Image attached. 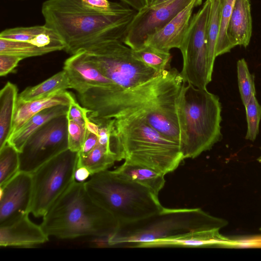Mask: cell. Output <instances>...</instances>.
Instances as JSON below:
<instances>
[{"label":"cell","instance_id":"11","mask_svg":"<svg viewBox=\"0 0 261 261\" xmlns=\"http://www.w3.org/2000/svg\"><path fill=\"white\" fill-rule=\"evenodd\" d=\"M68 149L66 115L54 118L35 132L19 155V171L32 173L42 164Z\"/></svg>","mask_w":261,"mask_h":261},{"label":"cell","instance_id":"24","mask_svg":"<svg viewBox=\"0 0 261 261\" xmlns=\"http://www.w3.org/2000/svg\"><path fill=\"white\" fill-rule=\"evenodd\" d=\"M119 161L115 154L108 147L97 143L87 154H78L77 167L83 166L90 171L91 175L108 170L115 162Z\"/></svg>","mask_w":261,"mask_h":261},{"label":"cell","instance_id":"31","mask_svg":"<svg viewBox=\"0 0 261 261\" xmlns=\"http://www.w3.org/2000/svg\"><path fill=\"white\" fill-rule=\"evenodd\" d=\"M244 107L247 123L245 139L254 141L259 133L261 120V105L258 102L256 95H253Z\"/></svg>","mask_w":261,"mask_h":261},{"label":"cell","instance_id":"33","mask_svg":"<svg viewBox=\"0 0 261 261\" xmlns=\"http://www.w3.org/2000/svg\"><path fill=\"white\" fill-rule=\"evenodd\" d=\"M89 112V110L77 103L74 98L68 106L66 116L68 120L85 125L86 121L88 118V113Z\"/></svg>","mask_w":261,"mask_h":261},{"label":"cell","instance_id":"5","mask_svg":"<svg viewBox=\"0 0 261 261\" xmlns=\"http://www.w3.org/2000/svg\"><path fill=\"white\" fill-rule=\"evenodd\" d=\"M85 186L92 199L109 212L119 225L150 216L163 207L158 196L114 170L91 175Z\"/></svg>","mask_w":261,"mask_h":261},{"label":"cell","instance_id":"40","mask_svg":"<svg viewBox=\"0 0 261 261\" xmlns=\"http://www.w3.org/2000/svg\"><path fill=\"white\" fill-rule=\"evenodd\" d=\"M168 1H169V0H155V2L153 3V4L151 6H156L158 5H160V4L165 3Z\"/></svg>","mask_w":261,"mask_h":261},{"label":"cell","instance_id":"14","mask_svg":"<svg viewBox=\"0 0 261 261\" xmlns=\"http://www.w3.org/2000/svg\"><path fill=\"white\" fill-rule=\"evenodd\" d=\"M63 70L67 75L70 89L74 90L77 94H83L93 88L115 87L89 59L85 50L67 58Z\"/></svg>","mask_w":261,"mask_h":261},{"label":"cell","instance_id":"7","mask_svg":"<svg viewBox=\"0 0 261 261\" xmlns=\"http://www.w3.org/2000/svg\"><path fill=\"white\" fill-rule=\"evenodd\" d=\"M181 110L186 141L181 150L185 159H193L211 149L222 138V106L219 97L186 83Z\"/></svg>","mask_w":261,"mask_h":261},{"label":"cell","instance_id":"38","mask_svg":"<svg viewBox=\"0 0 261 261\" xmlns=\"http://www.w3.org/2000/svg\"><path fill=\"white\" fill-rule=\"evenodd\" d=\"M123 3L130 6L133 9L139 11L147 7L146 0H120Z\"/></svg>","mask_w":261,"mask_h":261},{"label":"cell","instance_id":"28","mask_svg":"<svg viewBox=\"0 0 261 261\" xmlns=\"http://www.w3.org/2000/svg\"><path fill=\"white\" fill-rule=\"evenodd\" d=\"M234 0H220V31L216 47V57L229 52L234 47L229 41L227 29Z\"/></svg>","mask_w":261,"mask_h":261},{"label":"cell","instance_id":"21","mask_svg":"<svg viewBox=\"0 0 261 261\" xmlns=\"http://www.w3.org/2000/svg\"><path fill=\"white\" fill-rule=\"evenodd\" d=\"M114 171L158 196L165 184V174L148 167L126 161Z\"/></svg>","mask_w":261,"mask_h":261},{"label":"cell","instance_id":"18","mask_svg":"<svg viewBox=\"0 0 261 261\" xmlns=\"http://www.w3.org/2000/svg\"><path fill=\"white\" fill-rule=\"evenodd\" d=\"M237 242L222 236L219 230H213L189 233L174 239L159 240L150 244L148 247H235Z\"/></svg>","mask_w":261,"mask_h":261},{"label":"cell","instance_id":"1","mask_svg":"<svg viewBox=\"0 0 261 261\" xmlns=\"http://www.w3.org/2000/svg\"><path fill=\"white\" fill-rule=\"evenodd\" d=\"M186 84L175 68H167L134 87L93 88L77 98L89 118L137 117L181 148L186 141L181 110Z\"/></svg>","mask_w":261,"mask_h":261},{"label":"cell","instance_id":"16","mask_svg":"<svg viewBox=\"0 0 261 261\" xmlns=\"http://www.w3.org/2000/svg\"><path fill=\"white\" fill-rule=\"evenodd\" d=\"M202 0H193L161 29L149 36L144 45L170 53L172 48L180 49L188 31L194 8Z\"/></svg>","mask_w":261,"mask_h":261},{"label":"cell","instance_id":"12","mask_svg":"<svg viewBox=\"0 0 261 261\" xmlns=\"http://www.w3.org/2000/svg\"><path fill=\"white\" fill-rule=\"evenodd\" d=\"M193 0H169L137 11L122 41L133 50L144 45L146 39L172 19Z\"/></svg>","mask_w":261,"mask_h":261},{"label":"cell","instance_id":"26","mask_svg":"<svg viewBox=\"0 0 261 261\" xmlns=\"http://www.w3.org/2000/svg\"><path fill=\"white\" fill-rule=\"evenodd\" d=\"M133 55L137 60L154 69L158 73L167 69L171 59L170 53L146 45L137 49H133Z\"/></svg>","mask_w":261,"mask_h":261},{"label":"cell","instance_id":"39","mask_svg":"<svg viewBox=\"0 0 261 261\" xmlns=\"http://www.w3.org/2000/svg\"><path fill=\"white\" fill-rule=\"evenodd\" d=\"M85 125L87 130L95 135H98L99 128L95 122L88 118L86 121Z\"/></svg>","mask_w":261,"mask_h":261},{"label":"cell","instance_id":"34","mask_svg":"<svg viewBox=\"0 0 261 261\" xmlns=\"http://www.w3.org/2000/svg\"><path fill=\"white\" fill-rule=\"evenodd\" d=\"M23 59L15 55L0 54V76H5L13 71Z\"/></svg>","mask_w":261,"mask_h":261},{"label":"cell","instance_id":"15","mask_svg":"<svg viewBox=\"0 0 261 261\" xmlns=\"http://www.w3.org/2000/svg\"><path fill=\"white\" fill-rule=\"evenodd\" d=\"M29 214L0 225L1 247H33L45 243L49 236L31 220Z\"/></svg>","mask_w":261,"mask_h":261},{"label":"cell","instance_id":"36","mask_svg":"<svg viewBox=\"0 0 261 261\" xmlns=\"http://www.w3.org/2000/svg\"><path fill=\"white\" fill-rule=\"evenodd\" d=\"M98 136L87 130V134L84 144L78 152L79 155L84 156L89 153L97 145Z\"/></svg>","mask_w":261,"mask_h":261},{"label":"cell","instance_id":"9","mask_svg":"<svg viewBox=\"0 0 261 261\" xmlns=\"http://www.w3.org/2000/svg\"><path fill=\"white\" fill-rule=\"evenodd\" d=\"M78 152L68 149L33 172L30 213L43 217L58 199L75 181Z\"/></svg>","mask_w":261,"mask_h":261},{"label":"cell","instance_id":"8","mask_svg":"<svg viewBox=\"0 0 261 261\" xmlns=\"http://www.w3.org/2000/svg\"><path fill=\"white\" fill-rule=\"evenodd\" d=\"M89 59L115 87H134L159 73L137 60L133 49L119 40L93 45L85 50Z\"/></svg>","mask_w":261,"mask_h":261},{"label":"cell","instance_id":"4","mask_svg":"<svg viewBox=\"0 0 261 261\" xmlns=\"http://www.w3.org/2000/svg\"><path fill=\"white\" fill-rule=\"evenodd\" d=\"M228 222L200 208H169L134 222L119 225L117 232L106 240L109 247L147 248L158 241L193 232L219 230Z\"/></svg>","mask_w":261,"mask_h":261},{"label":"cell","instance_id":"37","mask_svg":"<svg viewBox=\"0 0 261 261\" xmlns=\"http://www.w3.org/2000/svg\"><path fill=\"white\" fill-rule=\"evenodd\" d=\"M90 176L91 173L88 169L83 166L77 167L74 174L76 181H85Z\"/></svg>","mask_w":261,"mask_h":261},{"label":"cell","instance_id":"30","mask_svg":"<svg viewBox=\"0 0 261 261\" xmlns=\"http://www.w3.org/2000/svg\"><path fill=\"white\" fill-rule=\"evenodd\" d=\"M237 68L239 92L242 103L245 106L253 95H256L254 76L250 72L244 59L238 61Z\"/></svg>","mask_w":261,"mask_h":261},{"label":"cell","instance_id":"13","mask_svg":"<svg viewBox=\"0 0 261 261\" xmlns=\"http://www.w3.org/2000/svg\"><path fill=\"white\" fill-rule=\"evenodd\" d=\"M0 225L30 214L32 198L31 173L19 171L0 186Z\"/></svg>","mask_w":261,"mask_h":261},{"label":"cell","instance_id":"42","mask_svg":"<svg viewBox=\"0 0 261 261\" xmlns=\"http://www.w3.org/2000/svg\"><path fill=\"white\" fill-rule=\"evenodd\" d=\"M260 150H261V147H260ZM257 161L259 162V163H261V155L259 156L257 159Z\"/></svg>","mask_w":261,"mask_h":261},{"label":"cell","instance_id":"27","mask_svg":"<svg viewBox=\"0 0 261 261\" xmlns=\"http://www.w3.org/2000/svg\"><path fill=\"white\" fill-rule=\"evenodd\" d=\"M19 171V152L7 143L0 148V186L5 185Z\"/></svg>","mask_w":261,"mask_h":261},{"label":"cell","instance_id":"10","mask_svg":"<svg viewBox=\"0 0 261 261\" xmlns=\"http://www.w3.org/2000/svg\"><path fill=\"white\" fill-rule=\"evenodd\" d=\"M210 8V0L191 18L179 49L183 59L180 72L185 83L205 89L212 79L208 74L207 25Z\"/></svg>","mask_w":261,"mask_h":261},{"label":"cell","instance_id":"41","mask_svg":"<svg viewBox=\"0 0 261 261\" xmlns=\"http://www.w3.org/2000/svg\"><path fill=\"white\" fill-rule=\"evenodd\" d=\"M155 0H146L147 6H151Z\"/></svg>","mask_w":261,"mask_h":261},{"label":"cell","instance_id":"19","mask_svg":"<svg viewBox=\"0 0 261 261\" xmlns=\"http://www.w3.org/2000/svg\"><path fill=\"white\" fill-rule=\"evenodd\" d=\"M74 98L71 93L64 91L43 99L28 102L17 101L10 136L16 132L29 119L41 111L56 106H69Z\"/></svg>","mask_w":261,"mask_h":261},{"label":"cell","instance_id":"3","mask_svg":"<svg viewBox=\"0 0 261 261\" xmlns=\"http://www.w3.org/2000/svg\"><path fill=\"white\" fill-rule=\"evenodd\" d=\"M40 225L49 237L61 240L94 237L105 241L119 227L114 217L90 197L85 181L76 180L45 215Z\"/></svg>","mask_w":261,"mask_h":261},{"label":"cell","instance_id":"23","mask_svg":"<svg viewBox=\"0 0 261 261\" xmlns=\"http://www.w3.org/2000/svg\"><path fill=\"white\" fill-rule=\"evenodd\" d=\"M70 89L69 81L63 70L41 83L23 90L18 95L17 102H28L48 97Z\"/></svg>","mask_w":261,"mask_h":261},{"label":"cell","instance_id":"6","mask_svg":"<svg viewBox=\"0 0 261 261\" xmlns=\"http://www.w3.org/2000/svg\"><path fill=\"white\" fill-rule=\"evenodd\" d=\"M125 161L152 168L166 175L185 159L180 145L143 119L137 117L114 118Z\"/></svg>","mask_w":261,"mask_h":261},{"label":"cell","instance_id":"20","mask_svg":"<svg viewBox=\"0 0 261 261\" xmlns=\"http://www.w3.org/2000/svg\"><path fill=\"white\" fill-rule=\"evenodd\" d=\"M68 106H56L45 109L29 119L16 132L10 136L7 143L14 147L19 153L30 136L44 123L50 119L67 115Z\"/></svg>","mask_w":261,"mask_h":261},{"label":"cell","instance_id":"17","mask_svg":"<svg viewBox=\"0 0 261 261\" xmlns=\"http://www.w3.org/2000/svg\"><path fill=\"white\" fill-rule=\"evenodd\" d=\"M250 0H234L227 29L228 39L234 47H246L252 35Z\"/></svg>","mask_w":261,"mask_h":261},{"label":"cell","instance_id":"43","mask_svg":"<svg viewBox=\"0 0 261 261\" xmlns=\"http://www.w3.org/2000/svg\"><path fill=\"white\" fill-rule=\"evenodd\" d=\"M260 229L261 230V228H260Z\"/></svg>","mask_w":261,"mask_h":261},{"label":"cell","instance_id":"25","mask_svg":"<svg viewBox=\"0 0 261 261\" xmlns=\"http://www.w3.org/2000/svg\"><path fill=\"white\" fill-rule=\"evenodd\" d=\"M210 8L207 25L208 74L212 79L216 56V47L220 31V0H210Z\"/></svg>","mask_w":261,"mask_h":261},{"label":"cell","instance_id":"2","mask_svg":"<svg viewBox=\"0 0 261 261\" xmlns=\"http://www.w3.org/2000/svg\"><path fill=\"white\" fill-rule=\"evenodd\" d=\"M137 12L126 6L97 10L81 0H47L41 8L44 24L60 36L71 55L105 41H122Z\"/></svg>","mask_w":261,"mask_h":261},{"label":"cell","instance_id":"22","mask_svg":"<svg viewBox=\"0 0 261 261\" xmlns=\"http://www.w3.org/2000/svg\"><path fill=\"white\" fill-rule=\"evenodd\" d=\"M18 95L16 86L10 82L0 91V148L11 134Z\"/></svg>","mask_w":261,"mask_h":261},{"label":"cell","instance_id":"32","mask_svg":"<svg viewBox=\"0 0 261 261\" xmlns=\"http://www.w3.org/2000/svg\"><path fill=\"white\" fill-rule=\"evenodd\" d=\"M86 134L85 125L68 119V149L78 152L84 144Z\"/></svg>","mask_w":261,"mask_h":261},{"label":"cell","instance_id":"29","mask_svg":"<svg viewBox=\"0 0 261 261\" xmlns=\"http://www.w3.org/2000/svg\"><path fill=\"white\" fill-rule=\"evenodd\" d=\"M50 52L27 42L0 38V54H8L27 58L42 56Z\"/></svg>","mask_w":261,"mask_h":261},{"label":"cell","instance_id":"35","mask_svg":"<svg viewBox=\"0 0 261 261\" xmlns=\"http://www.w3.org/2000/svg\"><path fill=\"white\" fill-rule=\"evenodd\" d=\"M86 6L97 10L109 11L123 8L125 6L108 0H81Z\"/></svg>","mask_w":261,"mask_h":261}]
</instances>
